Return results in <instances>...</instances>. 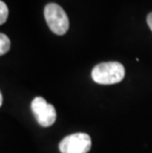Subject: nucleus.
Masks as SVG:
<instances>
[{
	"mask_svg": "<svg viewBox=\"0 0 152 153\" xmlns=\"http://www.w3.org/2000/svg\"><path fill=\"white\" fill-rule=\"evenodd\" d=\"M8 15H9V10L7 5L3 1H0V24L3 25L7 21Z\"/></svg>",
	"mask_w": 152,
	"mask_h": 153,
	"instance_id": "6",
	"label": "nucleus"
},
{
	"mask_svg": "<svg viewBox=\"0 0 152 153\" xmlns=\"http://www.w3.org/2000/svg\"><path fill=\"white\" fill-rule=\"evenodd\" d=\"M146 21H147L148 27H149V28H150V30L152 31V12H150V13H149V14H148V15H147Z\"/></svg>",
	"mask_w": 152,
	"mask_h": 153,
	"instance_id": "7",
	"label": "nucleus"
},
{
	"mask_svg": "<svg viewBox=\"0 0 152 153\" xmlns=\"http://www.w3.org/2000/svg\"><path fill=\"white\" fill-rule=\"evenodd\" d=\"M92 79L102 85H112L119 83L125 78V70L122 63L117 61L99 63L93 68Z\"/></svg>",
	"mask_w": 152,
	"mask_h": 153,
	"instance_id": "1",
	"label": "nucleus"
},
{
	"mask_svg": "<svg viewBox=\"0 0 152 153\" xmlns=\"http://www.w3.org/2000/svg\"><path fill=\"white\" fill-rule=\"evenodd\" d=\"M11 47V42L5 34H0V54L7 53Z\"/></svg>",
	"mask_w": 152,
	"mask_h": 153,
	"instance_id": "5",
	"label": "nucleus"
},
{
	"mask_svg": "<svg viewBox=\"0 0 152 153\" xmlns=\"http://www.w3.org/2000/svg\"><path fill=\"white\" fill-rule=\"evenodd\" d=\"M91 137L84 132H77L65 136L59 142L61 153H88L91 149Z\"/></svg>",
	"mask_w": 152,
	"mask_h": 153,
	"instance_id": "3",
	"label": "nucleus"
},
{
	"mask_svg": "<svg viewBox=\"0 0 152 153\" xmlns=\"http://www.w3.org/2000/svg\"><path fill=\"white\" fill-rule=\"evenodd\" d=\"M31 109L39 125L48 128L53 126L56 120V111L50 104H47L43 97H36L32 101Z\"/></svg>",
	"mask_w": 152,
	"mask_h": 153,
	"instance_id": "4",
	"label": "nucleus"
},
{
	"mask_svg": "<svg viewBox=\"0 0 152 153\" xmlns=\"http://www.w3.org/2000/svg\"><path fill=\"white\" fill-rule=\"evenodd\" d=\"M44 18L50 30L57 36H63L69 29L67 14L56 3H48L44 7Z\"/></svg>",
	"mask_w": 152,
	"mask_h": 153,
	"instance_id": "2",
	"label": "nucleus"
},
{
	"mask_svg": "<svg viewBox=\"0 0 152 153\" xmlns=\"http://www.w3.org/2000/svg\"><path fill=\"white\" fill-rule=\"evenodd\" d=\"M3 105V95H2V93L0 94V107H1Z\"/></svg>",
	"mask_w": 152,
	"mask_h": 153,
	"instance_id": "8",
	"label": "nucleus"
}]
</instances>
